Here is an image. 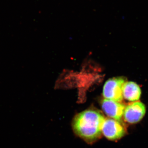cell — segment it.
<instances>
[{
  "label": "cell",
  "mask_w": 148,
  "mask_h": 148,
  "mask_svg": "<svg viewBox=\"0 0 148 148\" xmlns=\"http://www.w3.org/2000/svg\"><path fill=\"white\" fill-rule=\"evenodd\" d=\"M105 116L97 110L89 109L83 111L74 118L73 127L77 135L88 143L101 138Z\"/></svg>",
  "instance_id": "cell-1"
},
{
  "label": "cell",
  "mask_w": 148,
  "mask_h": 148,
  "mask_svg": "<svg viewBox=\"0 0 148 148\" xmlns=\"http://www.w3.org/2000/svg\"><path fill=\"white\" fill-rule=\"evenodd\" d=\"M125 82L121 77H114L107 80L103 86V95L105 99L116 102L122 101L123 86Z\"/></svg>",
  "instance_id": "cell-2"
},
{
  "label": "cell",
  "mask_w": 148,
  "mask_h": 148,
  "mask_svg": "<svg viewBox=\"0 0 148 148\" xmlns=\"http://www.w3.org/2000/svg\"><path fill=\"white\" fill-rule=\"evenodd\" d=\"M125 127L120 121L113 119H106L102 129V134L109 140H116L125 135Z\"/></svg>",
  "instance_id": "cell-3"
},
{
  "label": "cell",
  "mask_w": 148,
  "mask_h": 148,
  "mask_svg": "<svg viewBox=\"0 0 148 148\" xmlns=\"http://www.w3.org/2000/svg\"><path fill=\"white\" fill-rule=\"evenodd\" d=\"M146 113L145 106L140 102L130 103L125 108L123 118L129 123H137L141 120Z\"/></svg>",
  "instance_id": "cell-4"
},
{
  "label": "cell",
  "mask_w": 148,
  "mask_h": 148,
  "mask_svg": "<svg viewBox=\"0 0 148 148\" xmlns=\"http://www.w3.org/2000/svg\"><path fill=\"white\" fill-rule=\"evenodd\" d=\"M101 108L106 115L110 118L120 121L123 116L125 108L124 105L107 99H103L101 103Z\"/></svg>",
  "instance_id": "cell-5"
},
{
  "label": "cell",
  "mask_w": 148,
  "mask_h": 148,
  "mask_svg": "<svg viewBox=\"0 0 148 148\" xmlns=\"http://www.w3.org/2000/svg\"><path fill=\"white\" fill-rule=\"evenodd\" d=\"M123 96L130 101H138L140 98L141 90L137 84L132 82H125L123 86Z\"/></svg>",
  "instance_id": "cell-6"
}]
</instances>
